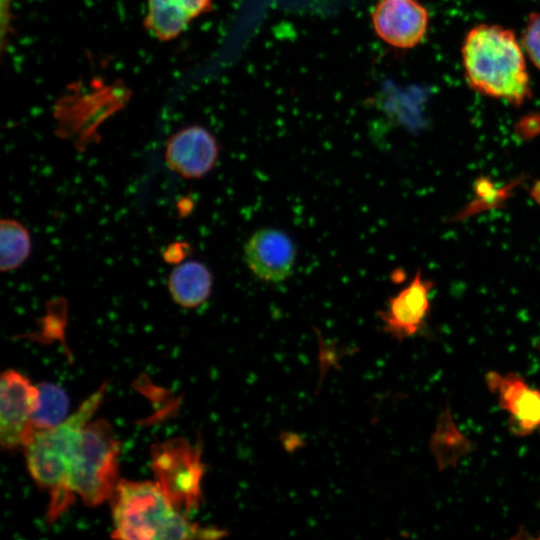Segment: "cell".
<instances>
[{
	"label": "cell",
	"instance_id": "obj_6",
	"mask_svg": "<svg viewBox=\"0 0 540 540\" xmlns=\"http://www.w3.org/2000/svg\"><path fill=\"white\" fill-rule=\"evenodd\" d=\"M39 390L15 370L0 378V442L4 449L23 447L32 433L31 416L38 403Z\"/></svg>",
	"mask_w": 540,
	"mask_h": 540
},
{
	"label": "cell",
	"instance_id": "obj_21",
	"mask_svg": "<svg viewBox=\"0 0 540 540\" xmlns=\"http://www.w3.org/2000/svg\"><path fill=\"white\" fill-rule=\"evenodd\" d=\"M539 350H540V344H539Z\"/></svg>",
	"mask_w": 540,
	"mask_h": 540
},
{
	"label": "cell",
	"instance_id": "obj_4",
	"mask_svg": "<svg viewBox=\"0 0 540 540\" xmlns=\"http://www.w3.org/2000/svg\"><path fill=\"white\" fill-rule=\"evenodd\" d=\"M120 442L104 419L89 422L72 455L69 486L87 506L111 499L118 483Z\"/></svg>",
	"mask_w": 540,
	"mask_h": 540
},
{
	"label": "cell",
	"instance_id": "obj_19",
	"mask_svg": "<svg viewBox=\"0 0 540 540\" xmlns=\"http://www.w3.org/2000/svg\"><path fill=\"white\" fill-rule=\"evenodd\" d=\"M519 132L521 135L533 136L540 133V116H529L520 121Z\"/></svg>",
	"mask_w": 540,
	"mask_h": 540
},
{
	"label": "cell",
	"instance_id": "obj_2",
	"mask_svg": "<svg viewBox=\"0 0 540 540\" xmlns=\"http://www.w3.org/2000/svg\"><path fill=\"white\" fill-rule=\"evenodd\" d=\"M112 499L114 528L119 539H217L226 531L190 522L178 511L160 487L150 481H118Z\"/></svg>",
	"mask_w": 540,
	"mask_h": 540
},
{
	"label": "cell",
	"instance_id": "obj_17",
	"mask_svg": "<svg viewBox=\"0 0 540 540\" xmlns=\"http://www.w3.org/2000/svg\"><path fill=\"white\" fill-rule=\"evenodd\" d=\"M522 47L531 62L540 70V13L529 14L521 37Z\"/></svg>",
	"mask_w": 540,
	"mask_h": 540
},
{
	"label": "cell",
	"instance_id": "obj_1",
	"mask_svg": "<svg viewBox=\"0 0 540 540\" xmlns=\"http://www.w3.org/2000/svg\"><path fill=\"white\" fill-rule=\"evenodd\" d=\"M464 75L477 93L522 105L531 97L523 47L515 33L496 24H478L461 48Z\"/></svg>",
	"mask_w": 540,
	"mask_h": 540
},
{
	"label": "cell",
	"instance_id": "obj_3",
	"mask_svg": "<svg viewBox=\"0 0 540 540\" xmlns=\"http://www.w3.org/2000/svg\"><path fill=\"white\" fill-rule=\"evenodd\" d=\"M105 390L106 384H103L59 425L32 431L22 447L32 478L49 492L47 518L50 522L73 502L75 494L69 486L72 455L83 428L100 406Z\"/></svg>",
	"mask_w": 540,
	"mask_h": 540
},
{
	"label": "cell",
	"instance_id": "obj_7",
	"mask_svg": "<svg viewBox=\"0 0 540 540\" xmlns=\"http://www.w3.org/2000/svg\"><path fill=\"white\" fill-rule=\"evenodd\" d=\"M371 19L378 37L399 49L421 43L429 24L428 11L418 0H377Z\"/></svg>",
	"mask_w": 540,
	"mask_h": 540
},
{
	"label": "cell",
	"instance_id": "obj_8",
	"mask_svg": "<svg viewBox=\"0 0 540 540\" xmlns=\"http://www.w3.org/2000/svg\"><path fill=\"white\" fill-rule=\"evenodd\" d=\"M218 157L216 138L200 125H190L172 134L164 151L167 167L187 180L206 176L215 167Z\"/></svg>",
	"mask_w": 540,
	"mask_h": 540
},
{
	"label": "cell",
	"instance_id": "obj_11",
	"mask_svg": "<svg viewBox=\"0 0 540 540\" xmlns=\"http://www.w3.org/2000/svg\"><path fill=\"white\" fill-rule=\"evenodd\" d=\"M489 390L498 397L499 404L509 415V427L514 435L527 436L540 429V390L530 387L515 373L501 375L488 372Z\"/></svg>",
	"mask_w": 540,
	"mask_h": 540
},
{
	"label": "cell",
	"instance_id": "obj_22",
	"mask_svg": "<svg viewBox=\"0 0 540 540\" xmlns=\"http://www.w3.org/2000/svg\"><path fill=\"white\" fill-rule=\"evenodd\" d=\"M538 538L540 539V536Z\"/></svg>",
	"mask_w": 540,
	"mask_h": 540
},
{
	"label": "cell",
	"instance_id": "obj_20",
	"mask_svg": "<svg viewBox=\"0 0 540 540\" xmlns=\"http://www.w3.org/2000/svg\"><path fill=\"white\" fill-rule=\"evenodd\" d=\"M531 197L540 206V180H536L530 190Z\"/></svg>",
	"mask_w": 540,
	"mask_h": 540
},
{
	"label": "cell",
	"instance_id": "obj_12",
	"mask_svg": "<svg viewBox=\"0 0 540 540\" xmlns=\"http://www.w3.org/2000/svg\"><path fill=\"white\" fill-rule=\"evenodd\" d=\"M212 10V0H147L144 27L158 40L169 41L192 20Z\"/></svg>",
	"mask_w": 540,
	"mask_h": 540
},
{
	"label": "cell",
	"instance_id": "obj_15",
	"mask_svg": "<svg viewBox=\"0 0 540 540\" xmlns=\"http://www.w3.org/2000/svg\"><path fill=\"white\" fill-rule=\"evenodd\" d=\"M37 387L39 395L31 416L32 431L55 427L68 417L69 401L61 387L49 382H43Z\"/></svg>",
	"mask_w": 540,
	"mask_h": 540
},
{
	"label": "cell",
	"instance_id": "obj_16",
	"mask_svg": "<svg viewBox=\"0 0 540 540\" xmlns=\"http://www.w3.org/2000/svg\"><path fill=\"white\" fill-rule=\"evenodd\" d=\"M431 449L441 469L454 465L470 450V442L458 431L448 412L442 414L431 438Z\"/></svg>",
	"mask_w": 540,
	"mask_h": 540
},
{
	"label": "cell",
	"instance_id": "obj_5",
	"mask_svg": "<svg viewBox=\"0 0 540 540\" xmlns=\"http://www.w3.org/2000/svg\"><path fill=\"white\" fill-rule=\"evenodd\" d=\"M201 455L200 443L192 445L183 437L152 446L156 484L170 503L185 515L196 510L202 499L205 466Z\"/></svg>",
	"mask_w": 540,
	"mask_h": 540
},
{
	"label": "cell",
	"instance_id": "obj_18",
	"mask_svg": "<svg viewBox=\"0 0 540 540\" xmlns=\"http://www.w3.org/2000/svg\"><path fill=\"white\" fill-rule=\"evenodd\" d=\"M190 247L187 243L176 242L171 243L164 251V259L171 264H179L186 258Z\"/></svg>",
	"mask_w": 540,
	"mask_h": 540
},
{
	"label": "cell",
	"instance_id": "obj_10",
	"mask_svg": "<svg viewBox=\"0 0 540 540\" xmlns=\"http://www.w3.org/2000/svg\"><path fill=\"white\" fill-rule=\"evenodd\" d=\"M245 261L259 279L279 283L293 272L296 247L288 234L279 229L255 231L244 247Z\"/></svg>",
	"mask_w": 540,
	"mask_h": 540
},
{
	"label": "cell",
	"instance_id": "obj_9",
	"mask_svg": "<svg viewBox=\"0 0 540 540\" xmlns=\"http://www.w3.org/2000/svg\"><path fill=\"white\" fill-rule=\"evenodd\" d=\"M432 280L418 270L411 282L390 297L386 308L378 312L384 332L403 340L416 335L425 324L431 307Z\"/></svg>",
	"mask_w": 540,
	"mask_h": 540
},
{
	"label": "cell",
	"instance_id": "obj_14",
	"mask_svg": "<svg viewBox=\"0 0 540 540\" xmlns=\"http://www.w3.org/2000/svg\"><path fill=\"white\" fill-rule=\"evenodd\" d=\"M31 236L18 220L2 218L0 222V270L18 269L31 253Z\"/></svg>",
	"mask_w": 540,
	"mask_h": 540
},
{
	"label": "cell",
	"instance_id": "obj_13",
	"mask_svg": "<svg viewBox=\"0 0 540 540\" xmlns=\"http://www.w3.org/2000/svg\"><path fill=\"white\" fill-rule=\"evenodd\" d=\"M167 287L172 300L178 306L186 309L196 308L210 297L213 275L200 261H183L171 270Z\"/></svg>",
	"mask_w": 540,
	"mask_h": 540
}]
</instances>
